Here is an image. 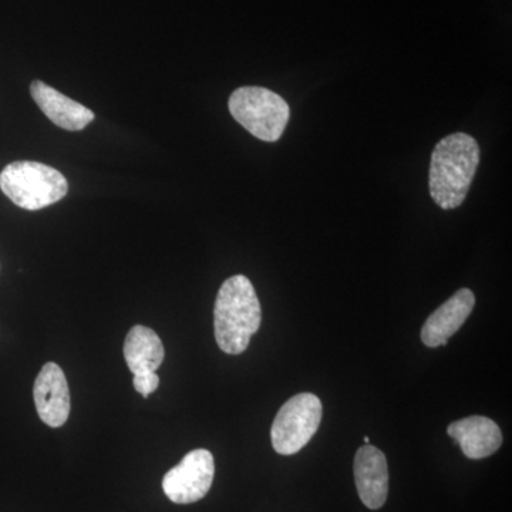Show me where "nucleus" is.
Returning <instances> with one entry per match:
<instances>
[{
    "instance_id": "1",
    "label": "nucleus",
    "mask_w": 512,
    "mask_h": 512,
    "mask_svg": "<svg viewBox=\"0 0 512 512\" xmlns=\"http://www.w3.org/2000/svg\"><path fill=\"white\" fill-rule=\"evenodd\" d=\"M480 165V146L466 133L444 137L431 154L429 187L434 202L454 210L466 201Z\"/></svg>"
},
{
    "instance_id": "2",
    "label": "nucleus",
    "mask_w": 512,
    "mask_h": 512,
    "mask_svg": "<svg viewBox=\"0 0 512 512\" xmlns=\"http://www.w3.org/2000/svg\"><path fill=\"white\" fill-rule=\"evenodd\" d=\"M261 320V303L252 282L245 275L227 279L218 292L214 308L215 339L222 352L244 353Z\"/></svg>"
},
{
    "instance_id": "3",
    "label": "nucleus",
    "mask_w": 512,
    "mask_h": 512,
    "mask_svg": "<svg viewBox=\"0 0 512 512\" xmlns=\"http://www.w3.org/2000/svg\"><path fill=\"white\" fill-rule=\"evenodd\" d=\"M0 190L23 210L37 211L63 200L69 191L66 178L37 161H15L0 173Z\"/></svg>"
},
{
    "instance_id": "4",
    "label": "nucleus",
    "mask_w": 512,
    "mask_h": 512,
    "mask_svg": "<svg viewBox=\"0 0 512 512\" xmlns=\"http://www.w3.org/2000/svg\"><path fill=\"white\" fill-rule=\"evenodd\" d=\"M228 107L245 130L266 143L282 137L291 117L285 99L264 87H239L229 97Z\"/></svg>"
},
{
    "instance_id": "5",
    "label": "nucleus",
    "mask_w": 512,
    "mask_h": 512,
    "mask_svg": "<svg viewBox=\"0 0 512 512\" xmlns=\"http://www.w3.org/2000/svg\"><path fill=\"white\" fill-rule=\"evenodd\" d=\"M323 406L318 396L301 393L279 409L271 429L272 446L281 456L299 453L315 436L322 421Z\"/></svg>"
},
{
    "instance_id": "6",
    "label": "nucleus",
    "mask_w": 512,
    "mask_h": 512,
    "mask_svg": "<svg viewBox=\"0 0 512 512\" xmlns=\"http://www.w3.org/2000/svg\"><path fill=\"white\" fill-rule=\"evenodd\" d=\"M215 463L211 451L192 450L171 468L163 478V490L174 504H192L202 500L211 490Z\"/></svg>"
},
{
    "instance_id": "7",
    "label": "nucleus",
    "mask_w": 512,
    "mask_h": 512,
    "mask_svg": "<svg viewBox=\"0 0 512 512\" xmlns=\"http://www.w3.org/2000/svg\"><path fill=\"white\" fill-rule=\"evenodd\" d=\"M33 397L40 420L53 429L62 427L69 419L70 390L64 372L49 362L40 370L33 387Z\"/></svg>"
},
{
    "instance_id": "8",
    "label": "nucleus",
    "mask_w": 512,
    "mask_h": 512,
    "mask_svg": "<svg viewBox=\"0 0 512 512\" xmlns=\"http://www.w3.org/2000/svg\"><path fill=\"white\" fill-rule=\"evenodd\" d=\"M476 306V295L471 289L463 288L454 293L447 302L436 309L421 329V340L429 348L446 346L448 339L456 335L461 326L470 318Z\"/></svg>"
},
{
    "instance_id": "9",
    "label": "nucleus",
    "mask_w": 512,
    "mask_h": 512,
    "mask_svg": "<svg viewBox=\"0 0 512 512\" xmlns=\"http://www.w3.org/2000/svg\"><path fill=\"white\" fill-rule=\"evenodd\" d=\"M355 481L360 500L370 510H379L389 494V466L379 448L360 447L355 457Z\"/></svg>"
},
{
    "instance_id": "10",
    "label": "nucleus",
    "mask_w": 512,
    "mask_h": 512,
    "mask_svg": "<svg viewBox=\"0 0 512 512\" xmlns=\"http://www.w3.org/2000/svg\"><path fill=\"white\" fill-rule=\"evenodd\" d=\"M447 433L471 460L493 456L503 444V433L498 424L484 416L454 421L448 426Z\"/></svg>"
},
{
    "instance_id": "11",
    "label": "nucleus",
    "mask_w": 512,
    "mask_h": 512,
    "mask_svg": "<svg viewBox=\"0 0 512 512\" xmlns=\"http://www.w3.org/2000/svg\"><path fill=\"white\" fill-rule=\"evenodd\" d=\"M30 94L47 119L57 127L69 131H80L94 120L92 110L77 103L50 87L49 84L35 80L30 84Z\"/></svg>"
},
{
    "instance_id": "12",
    "label": "nucleus",
    "mask_w": 512,
    "mask_h": 512,
    "mask_svg": "<svg viewBox=\"0 0 512 512\" xmlns=\"http://www.w3.org/2000/svg\"><path fill=\"white\" fill-rule=\"evenodd\" d=\"M164 356L163 342L153 329L141 325L130 329L124 342V359L133 375L156 372Z\"/></svg>"
},
{
    "instance_id": "13",
    "label": "nucleus",
    "mask_w": 512,
    "mask_h": 512,
    "mask_svg": "<svg viewBox=\"0 0 512 512\" xmlns=\"http://www.w3.org/2000/svg\"><path fill=\"white\" fill-rule=\"evenodd\" d=\"M134 389L143 397L150 396L160 386V377L156 372L138 373L133 377Z\"/></svg>"
},
{
    "instance_id": "14",
    "label": "nucleus",
    "mask_w": 512,
    "mask_h": 512,
    "mask_svg": "<svg viewBox=\"0 0 512 512\" xmlns=\"http://www.w3.org/2000/svg\"><path fill=\"white\" fill-rule=\"evenodd\" d=\"M363 440H365V443H366V444H369V443H370V439H369V437H367V436H366V437H365V439H363Z\"/></svg>"
}]
</instances>
